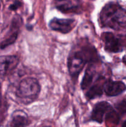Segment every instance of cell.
I'll use <instances>...</instances> for the list:
<instances>
[{"label": "cell", "instance_id": "1", "mask_svg": "<svg viewBox=\"0 0 126 127\" xmlns=\"http://www.w3.org/2000/svg\"><path fill=\"white\" fill-rule=\"evenodd\" d=\"M97 53L91 46H85L80 50L70 55L68 59V69L73 78H77L88 62L98 60Z\"/></svg>", "mask_w": 126, "mask_h": 127}, {"label": "cell", "instance_id": "2", "mask_svg": "<svg viewBox=\"0 0 126 127\" xmlns=\"http://www.w3.org/2000/svg\"><path fill=\"white\" fill-rule=\"evenodd\" d=\"M124 14L123 9L119 5L114 3L107 4L100 13L101 23L104 27L115 28L123 24Z\"/></svg>", "mask_w": 126, "mask_h": 127}, {"label": "cell", "instance_id": "3", "mask_svg": "<svg viewBox=\"0 0 126 127\" xmlns=\"http://www.w3.org/2000/svg\"><path fill=\"white\" fill-rule=\"evenodd\" d=\"M40 89V85L37 79L26 78L19 84L17 95L22 99L33 100L38 97Z\"/></svg>", "mask_w": 126, "mask_h": 127}, {"label": "cell", "instance_id": "4", "mask_svg": "<svg viewBox=\"0 0 126 127\" xmlns=\"http://www.w3.org/2000/svg\"><path fill=\"white\" fill-rule=\"evenodd\" d=\"M22 23V18L20 16H14L12 19L9 31L7 33L8 34L0 43L1 49H4L5 48L13 44L16 42L19 35V32Z\"/></svg>", "mask_w": 126, "mask_h": 127}, {"label": "cell", "instance_id": "5", "mask_svg": "<svg viewBox=\"0 0 126 127\" xmlns=\"http://www.w3.org/2000/svg\"><path fill=\"white\" fill-rule=\"evenodd\" d=\"M75 26V21L72 19L53 18L49 22L51 29L62 33H69Z\"/></svg>", "mask_w": 126, "mask_h": 127}, {"label": "cell", "instance_id": "6", "mask_svg": "<svg viewBox=\"0 0 126 127\" xmlns=\"http://www.w3.org/2000/svg\"><path fill=\"white\" fill-rule=\"evenodd\" d=\"M105 50L109 52L117 53L122 50L119 39L111 32H105L102 35Z\"/></svg>", "mask_w": 126, "mask_h": 127}, {"label": "cell", "instance_id": "7", "mask_svg": "<svg viewBox=\"0 0 126 127\" xmlns=\"http://www.w3.org/2000/svg\"><path fill=\"white\" fill-rule=\"evenodd\" d=\"M103 89L108 96H116L126 90V86L123 82L108 80L104 83Z\"/></svg>", "mask_w": 126, "mask_h": 127}, {"label": "cell", "instance_id": "8", "mask_svg": "<svg viewBox=\"0 0 126 127\" xmlns=\"http://www.w3.org/2000/svg\"><path fill=\"white\" fill-rule=\"evenodd\" d=\"M19 64L18 57L14 55L0 56V75H6Z\"/></svg>", "mask_w": 126, "mask_h": 127}, {"label": "cell", "instance_id": "9", "mask_svg": "<svg viewBox=\"0 0 126 127\" xmlns=\"http://www.w3.org/2000/svg\"><path fill=\"white\" fill-rule=\"evenodd\" d=\"M111 106L108 102L105 101L100 102L94 107L91 112V120L101 124L103 121V118L106 113L111 109Z\"/></svg>", "mask_w": 126, "mask_h": 127}, {"label": "cell", "instance_id": "10", "mask_svg": "<svg viewBox=\"0 0 126 127\" xmlns=\"http://www.w3.org/2000/svg\"><path fill=\"white\" fill-rule=\"evenodd\" d=\"M80 7L79 0H58L56 7L63 12H74L78 11Z\"/></svg>", "mask_w": 126, "mask_h": 127}, {"label": "cell", "instance_id": "11", "mask_svg": "<svg viewBox=\"0 0 126 127\" xmlns=\"http://www.w3.org/2000/svg\"><path fill=\"white\" fill-rule=\"evenodd\" d=\"M11 120L10 127H26L29 124V120L23 112H17Z\"/></svg>", "mask_w": 126, "mask_h": 127}, {"label": "cell", "instance_id": "12", "mask_svg": "<svg viewBox=\"0 0 126 127\" xmlns=\"http://www.w3.org/2000/svg\"><path fill=\"white\" fill-rule=\"evenodd\" d=\"M95 75V70L93 66H90L85 72V74L81 83V88L82 89H86L91 85Z\"/></svg>", "mask_w": 126, "mask_h": 127}, {"label": "cell", "instance_id": "13", "mask_svg": "<svg viewBox=\"0 0 126 127\" xmlns=\"http://www.w3.org/2000/svg\"><path fill=\"white\" fill-rule=\"evenodd\" d=\"M103 87L101 88V86L99 84H95L91 86L87 91L86 94V97L89 100L95 99L97 97L101 96L103 94Z\"/></svg>", "mask_w": 126, "mask_h": 127}, {"label": "cell", "instance_id": "14", "mask_svg": "<svg viewBox=\"0 0 126 127\" xmlns=\"http://www.w3.org/2000/svg\"><path fill=\"white\" fill-rule=\"evenodd\" d=\"M105 119L107 122L112 124L113 125H117L119 121V116L118 114L112 108H111L106 113V115H105Z\"/></svg>", "mask_w": 126, "mask_h": 127}, {"label": "cell", "instance_id": "15", "mask_svg": "<svg viewBox=\"0 0 126 127\" xmlns=\"http://www.w3.org/2000/svg\"><path fill=\"white\" fill-rule=\"evenodd\" d=\"M116 108L121 114H126V100H122L120 102L117 103L116 105Z\"/></svg>", "mask_w": 126, "mask_h": 127}, {"label": "cell", "instance_id": "16", "mask_svg": "<svg viewBox=\"0 0 126 127\" xmlns=\"http://www.w3.org/2000/svg\"><path fill=\"white\" fill-rule=\"evenodd\" d=\"M22 6V3L20 2L19 1H15L14 2L13 4H11L9 7V9L11 11H16L17 9H18L21 6Z\"/></svg>", "mask_w": 126, "mask_h": 127}, {"label": "cell", "instance_id": "17", "mask_svg": "<svg viewBox=\"0 0 126 127\" xmlns=\"http://www.w3.org/2000/svg\"><path fill=\"white\" fill-rule=\"evenodd\" d=\"M122 61H123V62L124 63V64L126 65V56H124V57H123V59H122Z\"/></svg>", "mask_w": 126, "mask_h": 127}, {"label": "cell", "instance_id": "18", "mask_svg": "<svg viewBox=\"0 0 126 127\" xmlns=\"http://www.w3.org/2000/svg\"><path fill=\"white\" fill-rule=\"evenodd\" d=\"M122 127H126V120L122 124Z\"/></svg>", "mask_w": 126, "mask_h": 127}, {"label": "cell", "instance_id": "19", "mask_svg": "<svg viewBox=\"0 0 126 127\" xmlns=\"http://www.w3.org/2000/svg\"><path fill=\"white\" fill-rule=\"evenodd\" d=\"M1 84L0 83V100H1Z\"/></svg>", "mask_w": 126, "mask_h": 127}, {"label": "cell", "instance_id": "20", "mask_svg": "<svg viewBox=\"0 0 126 127\" xmlns=\"http://www.w3.org/2000/svg\"><path fill=\"white\" fill-rule=\"evenodd\" d=\"M0 7H1V4H0Z\"/></svg>", "mask_w": 126, "mask_h": 127}, {"label": "cell", "instance_id": "21", "mask_svg": "<svg viewBox=\"0 0 126 127\" xmlns=\"http://www.w3.org/2000/svg\"><path fill=\"white\" fill-rule=\"evenodd\" d=\"M56 1H58V0H56Z\"/></svg>", "mask_w": 126, "mask_h": 127}]
</instances>
